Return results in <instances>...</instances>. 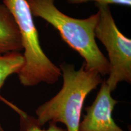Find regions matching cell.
Masks as SVG:
<instances>
[{
  "instance_id": "1",
  "label": "cell",
  "mask_w": 131,
  "mask_h": 131,
  "mask_svg": "<svg viewBox=\"0 0 131 131\" xmlns=\"http://www.w3.org/2000/svg\"><path fill=\"white\" fill-rule=\"evenodd\" d=\"M34 17L45 19L58 31L61 38L84 60L85 69L101 75L109 74L108 60L100 50L95 41V29L98 12L88 18L77 19L59 10L55 0H26Z\"/></svg>"
},
{
  "instance_id": "2",
  "label": "cell",
  "mask_w": 131,
  "mask_h": 131,
  "mask_svg": "<svg viewBox=\"0 0 131 131\" xmlns=\"http://www.w3.org/2000/svg\"><path fill=\"white\" fill-rule=\"evenodd\" d=\"M60 69L63 87L56 95L37 108L36 119L41 127L46 123H61L67 131H78L85 99L103 80L98 73L85 69L84 63L78 70L72 64L66 63Z\"/></svg>"
},
{
  "instance_id": "3",
  "label": "cell",
  "mask_w": 131,
  "mask_h": 131,
  "mask_svg": "<svg viewBox=\"0 0 131 131\" xmlns=\"http://www.w3.org/2000/svg\"><path fill=\"white\" fill-rule=\"evenodd\" d=\"M3 4L12 14L21 35L24 59L23 66L18 73L21 84L30 87L40 83H56L62 75L61 71L42 50L34 16L26 0H3Z\"/></svg>"
},
{
  "instance_id": "4",
  "label": "cell",
  "mask_w": 131,
  "mask_h": 131,
  "mask_svg": "<svg viewBox=\"0 0 131 131\" xmlns=\"http://www.w3.org/2000/svg\"><path fill=\"white\" fill-rule=\"evenodd\" d=\"M95 5L99 15L95 36L107 51L109 72L106 83L112 92L120 82H131V40L119 30L109 5Z\"/></svg>"
},
{
  "instance_id": "5",
  "label": "cell",
  "mask_w": 131,
  "mask_h": 131,
  "mask_svg": "<svg viewBox=\"0 0 131 131\" xmlns=\"http://www.w3.org/2000/svg\"><path fill=\"white\" fill-rule=\"evenodd\" d=\"M118 103L111 96L106 80L103 81L94 103L86 108V114L80 122L78 131H124L112 117V111Z\"/></svg>"
},
{
  "instance_id": "6",
  "label": "cell",
  "mask_w": 131,
  "mask_h": 131,
  "mask_svg": "<svg viewBox=\"0 0 131 131\" xmlns=\"http://www.w3.org/2000/svg\"><path fill=\"white\" fill-rule=\"evenodd\" d=\"M22 50L21 35L14 16L3 3H0V52Z\"/></svg>"
},
{
  "instance_id": "7",
  "label": "cell",
  "mask_w": 131,
  "mask_h": 131,
  "mask_svg": "<svg viewBox=\"0 0 131 131\" xmlns=\"http://www.w3.org/2000/svg\"><path fill=\"white\" fill-rule=\"evenodd\" d=\"M24 63L21 52H0V90L10 75L18 73ZM0 98H1L0 96Z\"/></svg>"
},
{
  "instance_id": "8",
  "label": "cell",
  "mask_w": 131,
  "mask_h": 131,
  "mask_svg": "<svg viewBox=\"0 0 131 131\" xmlns=\"http://www.w3.org/2000/svg\"><path fill=\"white\" fill-rule=\"evenodd\" d=\"M7 103L19 114L20 118V131H67L66 129L58 126L57 123L53 122L49 123V126L47 129H41V127L37 123L36 118L27 115L14 104L8 102Z\"/></svg>"
},
{
  "instance_id": "9",
  "label": "cell",
  "mask_w": 131,
  "mask_h": 131,
  "mask_svg": "<svg viewBox=\"0 0 131 131\" xmlns=\"http://www.w3.org/2000/svg\"><path fill=\"white\" fill-rule=\"evenodd\" d=\"M67 1L69 4H82L88 1H95L96 4H115L127 6H130L131 5V0H67Z\"/></svg>"
}]
</instances>
